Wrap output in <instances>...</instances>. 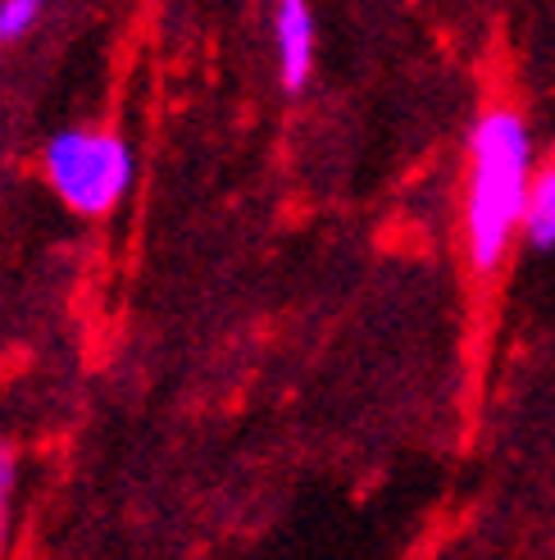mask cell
Returning a JSON list of instances; mask_svg holds the SVG:
<instances>
[{
  "label": "cell",
  "mask_w": 555,
  "mask_h": 560,
  "mask_svg": "<svg viewBox=\"0 0 555 560\" xmlns=\"http://www.w3.org/2000/svg\"><path fill=\"white\" fill-rule=\"evenodd\" d=\"M529 128L515 109H487L469 142V201H464V233L469 256L479 269H496L506 260V246L523 223L529 206Z\"/></svg>",
  "instance_id": "6da1fadb"
},
{
  "label": "cell",
  "mask_w": 555,
  "mask_h": 560,
  "mask_svg": "<svg viewBox=\"0 0 555 560\" xmlns=\"http://www.w3.org/2000/svg\"><path fill=\"white\" fill-rule=\"evenodd\" d=\"M46 178L60 191V201L78 214H109L132 187V151L123 137L101 128H69L55 132L46 147Z\"/></svg>",
  "instance_id": "7a4b0ae2"
},
{
  "label": "cell",
  "mask_w": 555,
  "mask_h": 560,
  "mask_svg": "<svg viewBox=\"0 0 555 560\" xmlns=\"http://www.w3.org/2000/svg\"><path fill=\"white\" fill-rule=\"evenodd\" d=\"M273 37H278L283 88L300 92L305 82H310V69H315V14H310V5H305V0H278Z\"/></svg>",
  "instance_id": "3957f363"
},
{
  "label": "cell",
  "mask_w": 555,
  "mask_h": 560,
  "mask_svg": "<svg viewBox=\"0 0 555 560\" xmlns=\"http://www.w3.org/2000/svg\"><path fill=\"white\" fill-rule=\"evenodd\" d=\"M523 233L533 246H555V164L542 170L529 187V206H523Z\"/></svg>",
  "instance_id": "277c9868"
},
{
  "label": "cell",
  "mask_w": 555,
  "mask_h": 560,
  "mask_svg": "<svg viewBox=\"0 0 555 560\" xmlns=\"http://www.w3.org/2000/svg\"><path fill=\"white\" fill-rule=\"evenodd\" d=\"M46 0H0V42H19L37 23Z\"/></svg>",
  "instance_id": "5b68a950"
},
{
  "label": "cell",
  "mask_w": 555,
  "mask_h": 560,
  "mask_svg": "<svg viewBox=\"0 0 555 560\" xmlns=\"http://www.w3.org/2000/svg\"><path fill=\"white\" fill-rule=\"evenodd\" d=\"M10 492H14V456L0 452V542H5V520H10Z\"/></svg>",
  "instance_id": "8992f818"
}]
</instances>
